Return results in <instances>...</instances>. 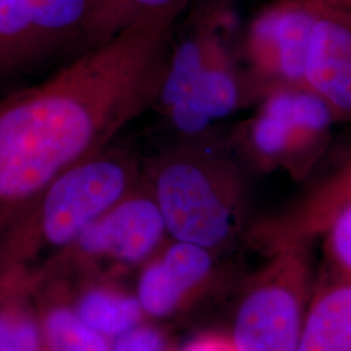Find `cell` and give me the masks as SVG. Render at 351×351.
<instances>
[{"label":"cell","mask_w":351,"mask_h":351,"mask_svg":"<svg viewBox=\"0 0 351 351\" xmlns=\"http://www.w3.org/2000/svg\"><path fill=\"white\" fill-rule=\"evenodd\" d=\"M175 21H143L0 101V254L40 194L155 104Z\"/></svg>","instance_id":"6da1fadb"},{"label":"cell","mask_w":351,"mask_h":351,"mask_svg":"<svg viewBox=\"0 0 351 351\" xmlns=\"http://www.w3.org/2000/svg\"><path fill=\"white\" fill-rule=\"evenodd\" d=\"M142 180L175 241L213 251L237 234L243 195L239 167L202 137L158 154L142 169Z\"/></svg>","instance_id":"7a4b0ae2"},{"label":"cell","mask_w":351,"mask_h":351,"mask_svg":"<svg viewBox=\"0 0 351 351\" xmlns=\"http://www.w3.org/2000/svg\"><path fill=\"white\" fill-rule=\"evenodd\" d=\"M141 181L142 167L136 155L112 145L75 164L40 194L0 259L26 262L40 247L66 249Z\"/></svg>","instance_id":"3957f363"},{"label":"cell","mask_w":351,"mask_h":351,"mask_svg":"<svg viewBox=\"0 0 351 351\" xmlns=\"http://www.w3.org/2000/svg\"><path fill=\"white\" fill-rule=\"evenodd\" d=\"M239 303L232 343L236 351H297L313 297L308 245L268 255Z\"/></svg>","instance_id":"277c9868"},{"label":"cell","mask_w":351,"mask_h":351,"mask_svg":"<svg viewBox=\"0 0 351 351\" xmlns=\"http://www.w3.org/2000/svg\"><path fill=\"white\" fill-rule=\"evenodd\" d=\"M333 111L306 88H275L268 91L258 114L243 130L251 156L259 163L301 168L320 147Z\"/></svg>","instance_id":"5b68a950"},{"label":"cell","mask_w":351,"mask_h":351,"mask_svg":"<svg viewBox=\"0 0 351 351\" xmlns=\"http://www.w3.org/2000/svg\"><path fill=\"white\" fill-rule=\"evenodd\" d=\"M95 0H0V77L85 37Z\"/></svg>","instance_id":"8992f818"},{"label":"cell","mask_w":351,"mask_h":351,"mask_svg":"<svg viewBox=\"0 0 351 351\" xmlns=\"http://www.w3.org/2000/svg\"><path fill=\"white\" fill-rule=\"evenodd\" d=\"M317 13L315 0H280L251 23L246 56L256 77L269 88H304Z\"/></svg>","instance_id":"52a82bcc"},{"label":"cell","mask_w":351,"mask_h":351,"mask_svg":"<svg viewBox=\"0 0 351 351\" xmlns=\"http://www.w3.org/2000/svg\"><path fill=\"white\" fill-rule=\"evenodd\" d=\"M165 234L162 213L142 180L123 201L86 226L66 249L88 258L139 263L156 250Z\"/></svg>","instance_id":"ba28073f"},{"label":"cell","mask_w":351,"mask_h":351,"mask_svg":"<svg viewBox=\"0 0 351 351\" xmlns=\"http://www.w3.org/2000/svg\"><path fill=\"white\" fill-rule=\"evenodd\" d=\"M351 206V160L287 208L254 228L252 239L265 252L308 245L326 234L339 213Z\"/></svg>","instance_id":"9c48e42d"},{"label":"cell","mask_w":351,"mask_h":351,"mask_svg":"<svg viewBox=\"0 0 351 351\" xmlns=\"http://www.w3.org/2000/svg\"><path fill=\"white\" fill-rule=\"evenodd\" d=\"M304 88L326 101L333 112L351 116V16L320 3Z\"/></svg>","instance_id":"30bf717a"},{"label":"cell","mask_w":351,"mask_h":351,"mask_svg":"<svg viewBox=\"0 0 351 351\" xmlns=\"http://www.w3.org/2000/svg\"><path fill=\"white\" fill-rule=\"evenodd\" d=\"M213 251L175 241L143 271L138 285L142 310L154 316L173 313L211 275Z\"/></svg>","instance_id":"8fae6325"},{"label":"cell","mask_w":351,"mask_h":351,"mask_svg":"<svg viewBox=\"0 0 351 351\" xmlns=\"http://www.w3.org/2000/svg\"><path fill=\"white\" fill-rule=\"evenodd\" d=\"M297 351H351V281L333 269L314 287Z\"/></svg>","instance_id":"7c38bea8"},{"label":"cell","mask_w":351,"mask_h":351,"mask_svg":"<svg viewBox=\"0 0 351 351\" xmlns=\"http://www.w3.org/2000/svg\"><path fill=\"white\" fill-rule=\"evenodd\" d=\"M29 289L25 261H0V351H43L42 324Z\"/></svg>","instance_id":"4fadbf2b"},{"label":"cell","mask_w":351,"mask_h":351,"mask_svg":"<svg viewBox=\"0 0 351 351\" xmlns=\"http://www.w3.org/2000/svg\"><path fill=\"white\" fill-rule=\"evenodd\" d=\"M189 0H95L82 46L101 45L143 21H175Z\"/></svg>","instance_id":"5bb4252c"},{"label":"cell","mask_w":351,"mask_h":351,"mask_svg":"<svg viewBox=\"0 0 351 351\" xmlns=\"http://www.w3.org/2000/svg\"><path fill=\"white\" fill-rule=\"evenodd\" d=\"M138 300L110 290H90L77 304L75 315L103 337H119L138 326Z\"/></svg>","instance_id":"9a60e30c"},{"label":"cell","mask_w":351,"mask_h":351,"mask_svg":"<svg viewBox=\"0 0 351 351\" xmlns=\"http://www.w3.org/2000/svg\"><path fill=\"white\" fill-rule=\"evenodd\" d=\"M40 324L47 351H110L107 339L82 323L72 310L55 308Z\"/></svg>","instance_id":"2e32d148"},{"label":"cell","mask_w":351,"mask_h":351,"mask_svg":"<svg viewBox=\"0 0 351 351\" xmlns=\"http://www.w3.org/2000/svg\"><path fill=\"white\" fill-rule=\"evenodd\" d=\"M326 236L332 269L351 281V206L335 219Z\"/></svg>","instance_id":"e0dca14e"},{"label":"cell","mask_w":351,"mask_h":351,"mask_svg":"<svg viewBox=\"0 0 351 351\" xmlns=\"http://www.w3.org/2000/svg\"><path fill=\"white\" fill-rule=\"evenodd\" d=\"M162 335L149 326H136L119 336L110 351H162Z\"/></svg>","instance_id":"ac0fdd59"},{"label":"cell","mask_w":351,"mask_h":351,"mask_svg":"<svg viewBox=\"0 0 351 351\" xmlns=\"http://www.w3.org/2000/svg\"><path fill=\"white\" fill-rule=\"evenodd\" d=\"M182 351H236L232 339H221L219 336H204L190 342Z\"/></svg>","instance_id":"d6986e66"},{"label":"cell","mask_w":351,"mask_h":351,"mask_svg":"<svg viewBox=\"0 0 351 351\" xmlns=\"http://www.w3.org/2000/svg\"><path fill=\"white\" fill-rule=\"evenodd\" d=\"M317 3L351 16V0H316Z\"/></svg>","instance_id":"ffe728a7"}]
</instances>
